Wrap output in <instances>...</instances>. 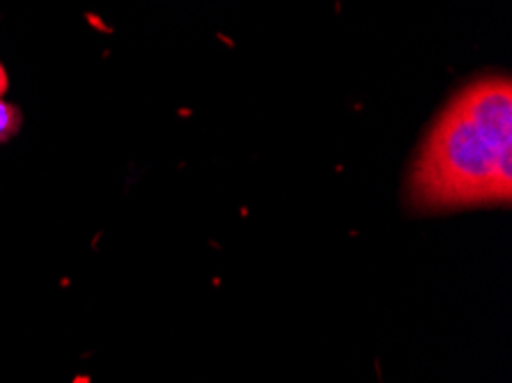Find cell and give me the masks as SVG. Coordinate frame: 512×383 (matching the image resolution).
I'll use <instances>...</instances> for the list:
<instances>
[{
  "label": "cell",
  "instance_id": "cell-2",
  "mask_svg": "<svg viewBox=\"0 0 512 383\" xmlns=\"http://www.w3.org/2000/svg\"><path fill=\"white\" fill-rule=\"evenodd\" d=\"M21 129V111L17 106L7 104L0 99V143H7L19 134Z\"/></svg>",
  "mask_w": 512,
  "mask_h": 383
},
{
  "label": "cell",
  "instance_id": "cell-1",
  "mask_svg": "<svg viewBox=\"0 0 512 383\" xmlns=\"http://www.w3.org/2000/svg\"><path fill=\"white\" fill-rule=\"evenodd\" d=\"M418 209L508 205L512 198V85L480 78L451 99L411 168Z\"/></svg>",
  "mask_w": 512,
  "mask_h": 383
},
{
  "label": "cell",
  "instance_id": "cell-3",
  "mask_svg": "<svg viewBox=\"0 0 512 383\" xmlns=\"http://www.w3.org/2000/svg\"><path fill=\"white\" fill-rule=\"evenodd\" d=\"M7 88H10V78H7V72H5L3 62H0V99H3V97H5V92H7Z\"/></svg>",
  "mask_w": 512,
  "mask_h": 383
}]
</instances>
